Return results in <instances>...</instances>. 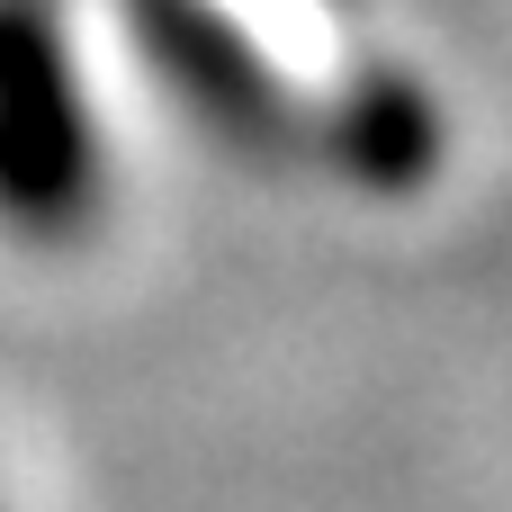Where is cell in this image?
<instances>
[{
  "label": "cell",
  "mask_w": 512,
  "mask_h": 512,
  "mask_svg": "<svg viewBox=\"0 0 512 512\" xmlns=\"http://www.w3.org/2000/svg\"><path fill=\"white\" fill-rule=\"evenodd\" d=\"M144 18H153L162 54L198 81V99L216 108V126H261V117H270V72L243 54L234 27H216V18L189 9V0H144Z\"/></svg>",
  "instance_id": "cell-2"
},
{
  "label": "cell",
  "mask_w": 512,
  "mask_h": 512,
  "mask_svg": "<svg viewBox=\"0 0 512 512\" xmlns=\"http://www.w3.org/2000/svg\"><path fill=\"white\" fill-rule=\"evenodd\" d=\"M99 144L54 36V0H0V216L63 234L90 216Z\"/></svg>",
  "instance_id": "cell-1"
}]
</instances>
